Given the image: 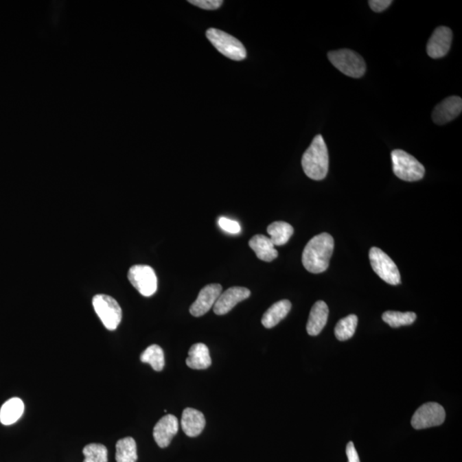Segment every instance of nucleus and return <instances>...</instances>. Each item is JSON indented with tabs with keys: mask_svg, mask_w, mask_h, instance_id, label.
Wrapping results in <instances>:
<instances>
[{
	"mask_svg": "<svg viewBox=\"0 0 462 462\" xmlns=\"http://www.w3.org/2000/svg\"><path fill=\"white\" fill-rule=\"evenodd\" d=\"M187 366L191 369H207L211 365L209 349L204 343H196L190 347L186 360Z\"/></svg>",
	"mask_w": 462,
	"mask_h": 462,
	"instance_id": "obj_18",
	"label": "nucleus"
},
{
	"mask_svg": "<svg viewBox=\"0 0 462 462\" xmlns=\"http://www.w3.org/2000/svg\"><path fill=\"white\" fill-rule=\"evenodd\" d=\"M218 225L222 230L230 233V234H238L241 231V227H240L238 222L225 217L220 218Z\"/></svg>",
	"mask_w": 462,
	"mask_h": 462,
	"instance_id": "obj_27",
	"label": "nucleus"
},
{
	"mask_svg": "<svg viewBox=\"0 0 462 462\" xmlns=\"http://www.w3.org/2000/svg\"><path fill=\"white\" fill-rule=\"evenodd\" d=\"M291 309V302L282 300L273 304L262 317V325L267 329L273 328L289 314Z\"/></svg>",
	"mask_w": 462,
	"mask_h": 462,
	"instance_id": "obj_19",
	"label": "nucleus"
},
{
	"mask_svg": "<svg viewBox=\"0 0 462 462\" xmlns=\"http://www.w3.org/2000/svg\"><path fill=\"white\" fill-rule=\"evenodd\" d=\"M453 34L450 27L441 26L434 31L427 43L429 57L437 59L446 56L452 44Z\"/></svg>",
	"mask_w": 462,
	"mask_h": 462,
	"instance_id": "obj_10",
	"label": "nucleus"
},
{
	"mask_svg": "<svg viewBox=\"0 0 462 462\" xmlns=\"http://www.w3.org/2000/svg\"><path fill=\"white\" fill-rule=\"evenodd\" d=\"M141 360L143 363L150 365L154 371H161L165 367L164 351L159 345L149 346L141 354Z\"/></svg>",
	"mask_w": 462,
	"mask_h": 462,
	"instance_id": "obj_23",
	"label": "nucleus"
},
{
	"mask_svg": "<svg viewBox=\"0 0 462 462\" xmlns=\"http://www.w3.org/2000/svg\"><path fill=\"white\" fill-rule=\"evenodd\" d=\"M346 454L347 457V462H360L359 454H358L356 447H354L353 442L347 443L346 448Z\"/></svg>",
	"mask_w": 462,
	"mask_h": 462,
	"instance_id": "obj_30",
	"label": "nucleus"
},
{
	"mask_svg": "<svg viewBox=\"0 0 462 462\" xmlns=\"http://www.w3.org/2000/svg\"><path fill=\"white\" fill-rule=\"evenodd\" d=\"M95 311L109 331H115L122 321V308L115 299L107 294H96L93 298Z\"/></svg>",
	"mask_w": 462,
	"mask_h": 462,
	"instance_id": "obj_6",
	"label": "nucleus"
},
{
	"mask_svg": "<svg viewBox=\"0 0 462 462\" xmlns=\"http://www.w3.org/2000/svg\"><path fill=\"white\" fill-rule=\"evenodd\" d=\"M267 233L274 246H283L286 244L291 236L294 234V228L286 222L277 221L270 224L267 227Z\"/></svg>",
	"mask_w": 462,
	"mask_h": 462,
	"instance_id": "obj_21",
	"label": "nucleus"
},
{
	"mask_svg": "<svg viewBox=\"0 0 462 462\" xmlns=\"http://www.w3.org/2000/svg\"><path fill=\"white\" fill-rule=\"evenodd\" d=\"M392 164L395 175L406 182H416L425 176L426 169L408 152L397 149L391 152Z\"/></svg>",
	"mask_w": 462,
	"mask_h": 462,
	"instance_id": "obj_3",
	"label": "nucleus"
},
{
	"mask_svg": "<svg viewBox=\"0 0 462 462\" xmlns=\"http://www.w3.org/2000/svg\"><path fill=\"white\" fill-rule=\"evenodd\" d=\"M334 250V239L328 233L315 235L305 245L302 253V264L309 273L325 272Z\"/></svg>",
	"mask_w": 462,
	"mask_h": 462,
	"instance_id": "obj_1",
	"label": "nucleus"
},
{
	"mask_svg": "<svg viewBox=\"0 0 462 462\" xmlns=\"http://www.w3.org/2000/svg\"><path fill=\"white\" fill-rule=\"evenodd\" d=\"M461 111V98L458 96H451L443 100L435 107L432 113V119L437 124H446L459 117Z\"/></svg>",
	"mask_w": 462,
	"mask_h": 462,
	"instance_id": "obj_13",
	"label": "nucleus"
},
{
	"mask_svg": "<svg viewBox=\"0 0 462 462\" xmlns=\"http://www.w3.org/2000/svg\"><path fill=\"white\" fill-rule=\"evenodd\" d=\"M128 279L139 293L145 297H152L158 289V279L154 270L146 265H135L128 273Z\"/></svg>",
	"mask_w": 462,
	"mask_h": 462,
	"instance_id": "obj_8",
	"label": "nucleus"
},
{
	"mask_svg": "<svg viewBox=\"0 0 462 462\" xmlns=\"http://www.w3.org/2000/svg\"><path fill=\"white\" fill-rule=\"evenodd\" d=\"M446 410L436 402H427L416 410L411 424L413 428L421 430L442 425L446 420Z\"/></svg>",
	"mask_w": 462,
	"mask_h": 462,
	"instance_id": "obj_9",
	"label": "nucleus"
},
{
	"mask_svg": "<svg viewBox=\"0 0 462 462\" xmlns=\"http://www.w3.org/2000/svg\"><path fill=\"white\" fill-rule=\"evenodd\" d=\"M249 246L255 253L256 256L263 262H273L279 255L272 240L264 235L253 236L250 239Z\"/></svg>",
	"mask_w": 462,
	"mask_h": 462,
	"instance_id": "obj_17",
	"label": "nucleus"
},
{
	"mask_svg": "<svg viewBox=\"0 0 462 462\" xmlns=\"http://www.w3.org/2000/svg\"><path fill=\"white\" fill-rule=\"evenodd\" d=\"M179 423L176 416L168 415L163 417L154 428V439L161 448H166L172 443L178 432Z\"/></svg>",
	"mask_w": 462,
	"mask_h": 462,
	"instance_id": "obj_14",
	"label": "nucleus"
},
{
	"mask_svg": "<svg viewBox=\"0 0 462 462\" xmlns=\"http://www.w3.org/2000/svg\"><path fill=\"white\" fill-rule=\"evenodd\" d=\"M189 3L201 9L213 10L220 8L224 2L222 0H189Z\"/></svg>",
	"mask_w": 462,
	"mask_h": 462,
	"instance_id": "obj_28",
	"label": "nucleus"
},
{
	"mask_svg": "<svg viewBox=\"0 0 462 462\" xmlns=\"http://www.w3.org/2000/svg\"><path fill=\"white\" fill-rule=\"evenodd\" d=\"M206 34L213 47L225 57L235 61H241L246 58V51L244 46L241 41L231 34L217 29H209Z\"/></svg>",
	"mask_w": 462,
	"mask_h": 462,
	"instance_id": "obj_5",
	"label": "nucleus"
},
{
	"mask_svg": "<svg viewBox=\"0 0 462 462\" xmlns=\"http://www.w3.org/2000/svg\"><path fill=\"white\" fill-rule=\"evenodd\" d=\"M393 1L391 0H371L368 2L371 9L373 10L374 12H382L384 10H386L388 7L391 5V3Z\"/></svg>",
	"mask_w": 462,
	"mask_h": 462,
	"instance_id": "obj_29",
	"label": "nucleus"
},
{
	"mask_svg": "<svg viewBox=\"0 0 462 462\" xmlns=\"http://www.w3.org/2000/svg\"><path fill=\"white\" fill-rule=\"evenodd\" d=\"M417 318L413 312H394L387 311L382 315V319L392 328H398L401 326L412 325Z\"/></svg>",
	"mask_w": 462,
	"mask_h": 462,
	"instance_id": "obj_24",
	"label": "nucleus"
},
{
	"mask_svg": "<svg viewBox=\"0 0 462 462\" xmlns=\"http://www.w3.org/2000/svg\"><path fill=\"white\" fill-rule=\"evenodd\" d=\"M358 325L356 315L350 314L343 318L338 323L335 327V336L339 341H347L356 333Z\"/></svg>",
	"mask_w": 462,
	"mask_h": 462,
	"instance_id": "obj_25",
	"label": "nucleus"
},
{
	"mask_svg": "<svg viewBox=\"0 0 462 462\" xmlns=\"http://www.w3.org/2000/svg\"><path fill=\"white\" fill-rule=\"evenodd\" d=\"M83 462H108V451L100 443H90L83 449Z\"/></svg>",
	"mask_w": 462,
	"mask_h": 462,
	"instance_id": "obj_26",
	"label": "nucleus"
},
{
	"mask_svg": "<svg viewBox=\"0 0 462 462\" xmlns=\"http://www.w3.org/2000/svg\"><path fill=\"white\" fill-rule=\"evenodd\" d=\"M329 317V308L325 301H319L312 305L307 324V332L310 336H318L325 328Z\"/></svg>",
	"mask_w": 462,
	"mask_h": 462,
	"instance_id": "obj_16",
	"label": "nucleus"
},
{
	"mask_svg": "<svg viewBox=\"0 0 462 462\" xmlns=\"http://www.w3.org/2000/svg\"><path fill=\"white\" fill-rule=\"evenodd\" d=\"M24 404L20 398L10 399L3 404L0 409V422L5 426L16 423L24 413Z\"/></svg>",
	"mask_w": 462,
	"mask_h": 462,
	"instance_id": "obj_20",
	"label": "nucleus"
},
{
	"mask_svg": "<svg viewBox=\"0 0 462 462\" xmlns=\"http://www.w3.org/2000/svg\"><path fill=\"white\" fill-rule=\"evenodd\" d=\"M301 165L309 178L321 181L325 178L329 171V154L327 146L321 135L312 140L310 147L302 156Z\"/></svg>",
	"mask_w": 462,
	"mask_h": 462,
	"instance_id": "obj_2",
	"label": "nucleus"
},
{
	"mask_svg": "<svg viewBox=\"0 0 462 462\" xmlns=\"http://www.w3.org/2000/svg\"><path fill=\"white\" fill-rule=\"evenodd\" d=\"M222 293L220 284H208L200 290L199 295L189 308L190 314L194 317H200L206 314L215 303Z\"/></svg>",
	"mask_w": 462,
	"mask_h": 462,
	"instance_id": "obj_12",
	"label": "nucleus"
},
{
	"mask_svg": "<svg viewBox=\"0 0 462 462\" xmlns=\"http://www.w3.org/2000/svg\"><path fill=\"white\" fill-rule=\"evenodd\" d=\"M181 425L187 436L194 437L203 432L206 426V419L203 413L187 408L183 410Z\"/></svg>",
	"mask_w": 462,
	"mask_h": 462,
	"instance_id": "obj_15",
	"label": "nucleus"
},
{
	"mask_svg": "<svg viewBox=\"0 0 462 462\" xmlns=\"http://www.w3.org/2000/svg\"><path fill=\"white\" fill-rule=\"evenodd\" d=\"M328 58L335 68L349 78H362L367 71L366 62L363 58L352 50L330 51Z\"/></svg>",
	"mask_w": 462,
	"mask_h": 462,
	"instance_id": "obj_4",
	"label": "nucleus"
},
{
	"mask_svg": "<svg viewBox=\"0 0 462 462\" xmlns=\"http://www.w3.org/2000/svg\"><path fill=\"white\" fill-rule=\"evenodd\" d=\"M137 446L133 437H124L116 444L117 462H137Z\"/></svg>",
	"mask_w": 462,
	"mask_h": 462,
	"instance_id": "obj_22",
	"label": "nucleus"
},
{
	"mask_svg": "<svg viewBox=\"0 0 462 462\" xmlns=\"http://www.w3.org/2000/svg\"><path fill=\"white\" fill-rule=\"evenodd\" d=\"M371 267L382 280L391 286L401 284L400 272L393 260L386 253L378 248H371L369 252Z\"/></svg>",
	"mask_w": 462,
	"mask_h": 462,
	"instance_id": "obj_7",
	"label": "nucleus"
},
{
	"mask_svg": "<svg viewBox=\"0 0 462 462\" xmlns=\"http://www.w3.org/2000/svg\"><path fill=\"white\" fill-rule=\"evenodd\" d=\"M251 292L244 287H231L222 292L216 303L213 305V312L217 315H224L231 311L236 305L248 299Z\"/></svg>",
	"mask_w": 462,
	"mask_h": 462,
	"instance_id": "obj_11",
	"label": "nucleus"
}]
</instances>
